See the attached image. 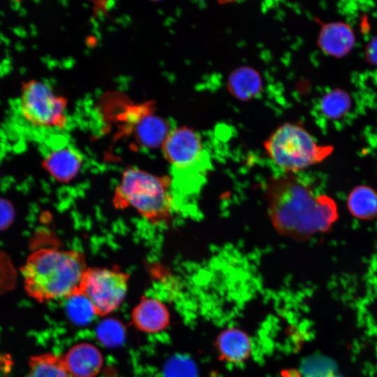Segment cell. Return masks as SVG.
Here are the masks:
<instances>
[{
	"label": "cell",
	"mask_w": 377,
	"mask_h": 377,
	"mask_svg": "<svg viewBox=\"0 0 377 377\" xmlns=\"http://www.w3.org/2000/svg\"><path fill=\"white\" fill-rule=\"evenodd\" d=\"M267 214L282 236L305 241L331 228L338 218L335 202L316 195L295 173L271 177L265 185Z\"/></svg>",
	"instance_id": "cell-1"
},
{
	"label": "cell",
	"mask_w": 377,
	"mask_h": 377,
	"mask_svg": "<svg viewBox=\"0 0 377 377\" xmlns=\"http://www.w3.org/2000/svg\"><path fill=\"white\" fill-rule=\"evenodd\" d=\"M88 267L80 251L43 248L32 253L22 268L26 292L40 302L81 293Z\"/></svg>",
	"instance_id": "cell-2"
},
{
	"label": "cell",
	"mask_w": 377,
	"mask_h": 377,
	"mask_svg": "<svg viewBox=\"0 0 377 377\" xmlns=\"http://www.w3.org/2000/svg\"><path fill=\"white\" fill-rule=\"evenodd\" d=\"M172 179L137 168L126 169L114 190L116 208H133L152 223L170 219L172 208Z\"/></svg>",
	"instance_id": "cell-3"
},
{
	"label": "cell",
	"mask_w": 377,
	"mask_h": 377,
	"mask_svg": "<svg viewBox=\"0 0 377 377\" xmlns=\"http://www.w3.org/2000/svg\"><path fill=\"white\" fill-rule=\"evenodd\" d=\"M269 159L285 173H295L323 161L333 148L320 145L301 125L285 123L265 141Z\"/></svg>",
	"instance_id": "cell-4"
},
{
	"label": "cell",
	"mask_w": 377,
	"mask_h": 377,
	"mask_svg": "<svg viewBox=\"0 0 377 377\" xmlns=\"http://www.w3.org/2000/svg\"><path fill=\"white\" fill-rule=\"evenodd\" d=\"M67 100L47 83L30 80L22 84L20 111L35 127L61 130L66 127Z\"/></svg>",
	"instance_id": "cell-5"
},
{
	"label": "cell",
	"mask_w": 377,
	"mask_h": 377,
	"mask_svg": "<svg viewBox=\"0 0 377 377\" xmlns=\"http://www.w3.org/2000/svg\"><path fill=\"white\" fill-rule=\"evenodd\" d=\"M129 275L117 268L88 267L81 285V293L90 302L94 312L105 316L116 310L124 300Z\"/></svg>",
	"instance_id": "cell-6"
},
{
	"label": "cell",
	"mask_w": 377,
	"mask_h": 377,
	"mask_svg": "<svg viewBox=\"0 0 377 377\" xmlns=\"http://www.w3.org/2000/svg\"><path fill=\"white\" fill-rule=\"evenodd\" d=\"M161 148L176 177L198 168L207 157L200 134L188 126L172 128Z\"/></svg>",
	"instance_id": "cell-7"
},
{
	"label": "cell",
	"mask_w": 377,
	"mask_h": 377,
	"mask_svg": "<svg viewBox=\"0 0 377 377\" xmlns=\"http://www.w3.org/2000/svg\"><path fill=\"white\" fill-rule=\"evenodd\" d=\"M82 162L81 152L64 141L52 148L45 157L43 165L55 179L68 182L77 175Z\"/></svg>",
	"instance_id": "cell-8"
},
{
	"label": "cell",
	"mask_w": 377,
	"mask_h": 377,
	"mask_svg": "<svg viewBox=\"0 0 377 377\" xmlns=\"http://www.w3.org/2000/svg\"><path fill=\"white\" fill-rule=\"evenodd\" d=\"M355 43V36L350 27L343 22L323 24L318 44L327 54L342 57L349 52Z\"/></svg>",
	"instance_id": "cell-9"
},
{
	"label": "cell",
	"mask_w": 377,
	"mask_h": 377,
	"mask_svg": "<svg viewBox=\"0 0 377 377\" xmlns=\"http://www.w3.org/2000/svg\"><path fill=\"white\" fill-rule=\"evenodd\" d=\"M72 377H94L100 371L103 357L94 346L81 343L71 348L64 357Z\"/></svg>",
	"instance_id": "cell-10"
},
{
	"label": "cell",
	"mask_w": 377,
	"mask_h": 377,
	"mask_svg": "<svg viewBox=\"0 0 377 377\" xmlns=\"http://www.w3.org/2000/svg\"><path fill=\"white\" fill-rule=\"evenodd\" d=\"M132 320L143 332L154 333L164 330L169 323V312L161 301L153 298L142 300L133 309Z\"/></svg>",
	"instance_id": "cell-11"
},
{
	"label": "cell",
	"mask_w": 377,
	"mask_h": 377,
	"mask_svg": "<svg viewBox=\"0 0 377 377\" xmlns=\"http://www.w3.org/2000/svg\"><path fill=\"white\" fill-rule=\"evenodd\" d=\"M227 89L239 101H251L258 97L263 89L260 73L250 66H240L233 70L227 80Z\"/></svg>",
	"instance_id": "cell-12"
},
{
	"label": "cell",
	"mask_w": 377,
	"mask_h": 377,
	"mask_svg": "<svg viewBox=\"0 0 377 377\" xmlns=\"http://www.w3.org/2000/svg\"><path fill=\"white\" fill-rule=\"evenodd\" d=\"M133 126L137 142L141 147L146 148L162 146L172 130L169 123L165 119L151 114L149 111L144 114Z\"/></svg>",
	"instance_id": "cell-13"
},
{
	"label": "cell",
	"mask_w": 377,
	"mask_h": 377,
	"mask_svg": "<svg viewBox=\"0 0 377 377\" xmlns=\"http://www.w3.org/2000/svg\"><path fill=\"white\" fill-rule=\"evenodd\" d=\"M347 206L354 217L372 220L377 216V192L369 186L359 185L349 193Z\"/></svg>",
	"instance_id": "cell-14"
},
{
	"label": "cell",
	"mask_w": 377,
	"mask_h": 377,
	"mask_svg": "<svg viewBox=\"0 0 377 377\" xmlns=\"http://www.w3.org/2000/svg\"><path fill=\"white\" fill-rule=\"evenodd\" d=\"M218 347L225 359L232 362H239L249 356L251 342L248 336L240 330L228 329L219 336Z\"/></svg>",
	"instance_id": "cell-15"
},
{
	"label": "cell",
	"mask_w": 377,
	"mask_h": 377,
	"mask_svg": "<svg viewBox=\"0 0 377 377\" xmlns=\"http://www.w3.org/2000/svg\"><path fill=\"white\" fill-rule=\"evenodd\" d=\"M27 377H72L64 357L53 353L31 357Z\"/></svg>",
	"instance_id": "cell-16"
},
{
	"label": "cell",
	"mask_w": 377,
	"mask_h": 377,
	"mask_svg": "<svg viewBox=\"0 0 377 377\" xmlns=\"http://www.w3.org/2000/svg\"><path fill=\"white\" fill-rule=\"evenodd\" d=\"M350 98L348 93L341 89H334L327 93L320 101V110L330 119L343 116L349 110Z\"/></svg>",
	"instance_id": "cell-17"
},
{
	"label": "cell",
	"mask_w": 377,
	"mask_h": 377,
	"mask_svg": "<svg viewBox=\"0 0 377 377\" xmlns=\"http://www.w3.org/2000/svg\"><path fill=\"white\" fill-rule=\"evenodd\" d=\"M66 300L69 316L75 322H87L95 314L90 302L83 294H75Z\"/></svg>",
	"instance_id": "cell-18"
},
{
	"label": "cell",
	"mask_w": 377,
	"mask_h": 377,
	"mask_svg": "<svg viewBox=\"0 0 377 377\" xmlns=\"http://www.w3.org/2000/svg\"><path fill=\"white\" fill-rule=\"evenodd\" d=\"M166 377H198L197 367L188 357H175L167 366Z\"/></svg>",
	"instance_id": "cell-19"
},
{
	"label": "cell",
	"mask_w": 377,
	"mask_h": 377,
	"mask_svg": "<svg viewBox=\"0 0 377 377\" xmlns=\"http://www.w3.org/2000/svg\"><path fill=\"white\" fill-rule=\"evenodd\" d=\"M14 217V209L12 205L0 198V230L5 229L12 223Z\"/></svg>",
	"instance_id": "cell-20"
},
{
	"label": "cell",
	"mask_w": 377,
	"mask_h": 377,
	"mask_svg": "<svg viewBox=\"0 0 377 377\" xmlns=\"http://www.w3.org/2000/svg\"><path fill=\"white\" fill-rule=\"evenodd\" d=\"M366 56L369 62L377 65V37L368 44L366 48Z\"/></svg>",
	"instance_id": "cell-21"
}]
</instances>
